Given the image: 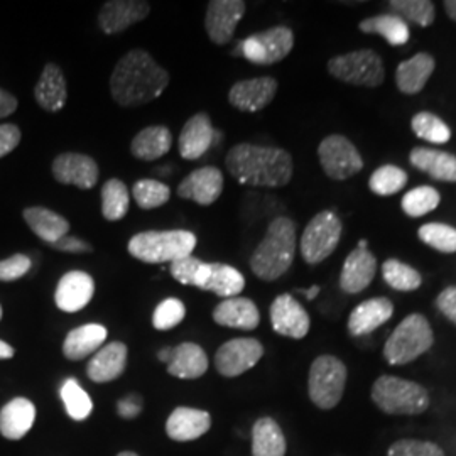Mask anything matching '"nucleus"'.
<instances>
[{
	"mask_svg": "<svg viewBox=\"0 0 456 456\" xmlns=\"http://www.w3.org/2000/svg\"><path fill=\"white\" fill-rule=\"evenodd\" d=\"M224 175L215 166H205L190 173L178 186V196L210 207L224 193Z\"/></svg>",
	"mask_w": 456,
	"mask_h": 456,
	"instance_id": "a211bd4d",
	"label": "nucleus"
},
{
	"mask_svg": "<svg viewBox=\"0 0 456 456\" xmlns=\"http://www.w3.org/2000/svg\"><path fill=\"white\" fill-rule=\"evenodd\" d=\"M230 176L244 186L282 188L293 178V156L281 147L242 142L225 156Z\"/></svg>",
	"mask_w": 456,
	"mask_h": 456,
	"instance_id": "f03ea898",
	"label": "nucleus"
},
{
	"mask_svg": "<svg viewBox=\"0 0 456 456\" xmlns=\"http://www.w3.org/2000/svg\"><path fill=\"white\" fill-rule=\"evenodd\" d=\"M142 399L139 395H129V397H124L120 399L117 411L118 414L124 418V419H132V418H137L139 412L142 411Z\"/></svg>",
	"mask_w": 456,
	"mask_h": 456,
	"instance_id": "5fc2aeb1",
	"label": "nucleus"
},
{
	"mask_svg": "<svg viewBox=\"0 0 456 456\" xmlns=\"http://www.w3.org/2000/svg\"><path fill=\"white\" fill-rule=\"evenodd\" d=\"M328 73L340 82L367 88H377L386 80L382 58L369 48L331 58L328 61Z\"/></svg>",
	"mask_w": 456,
	"mask_h": 456,
	"instance_id": "0eeeda50",
	"label": "nucleus"
},
{
	"mask_svg": "<svg viewBox=\"0 0 456 456\" xmlns=\"http://www.w3.org/2000/svg\"><path fill=\"white\" fill-rule=\"evenodd\" d=\"M212 428V416L207 411L193 408L175 409L166 423L171 440L193 441L201 438Z\"/></svg>",
	"mask_w": 456,
	"mask_h": 456,
	"instance_id": "a878e982",
	"label": "nucleus"
},
{
	"mask_svg": "<svg viewBox=\"0 0 456 456\" xmlns=\"http://www.w3.org/2000/svg\"><path fill=\"white\" fill-rule=\"evenodd\" d=\"M387 456H444V453L431 441L401 440L392 444Z\"/></svg>",
	"mask_w": 456,
	"mask_h": 456,
	"instance_id": "09e8293b",
	"label": "nucleus"
},
{
	"mask_svg": "<svg viewBox=\"0 0 456 456\" xmlns=\"http://www.w3.org/2000/svg\"><path fill=\"white\" fill-rule=\"evenodd\" d=\"M215 129H213L210 115L205 112L195 114L184 126L178 139V149L181 158L186 161H196L203 158L215 141Z\"/></svg>",
	"mask_w": 456,
	"mask_h": 456,
	"instance_id": "aec40b11",
	"label": "nucleus"
},
{
	"mask_svg": "<svg viewBox=\"0 0 456 456\" xmlns=\"http://www.w3.org/2000/svg\"><path fill=\"white\" fill-rule=\"evenodd\" d=\"M212 265L208 262L200 261L193 256L183 257L180 261L171 262V276L184 286H195L203 289L207 284V279L210 276Z\"/></svg>",
	"mask_w": 456,
	"mask_h": 456,
	"instance_id": "37998d69",
	"label": "nucleus"
},
{
	"mask_svg": "<svg viewBox=\"0 0 456 456\" xmlns=\"http://www.w3.org/2000/svg\"><path fill=\"white\" fill-rule=\"evenodd\" d=\"M210 265V276L207 279L203 291H210L224 299L237 297L244 291L245 277L240 271L222 262H212Z\"/></svg>",
	"mask_w": 456,
	"mask_h": 456,
	"instance_id": "c9c22d12",
	"label": "nucleus"
},
{
	"mask_svg": "<svg viewBox=\"0 0 456 456\" xmlns=\"http://www.w3.org/2000/svg\"><path fill=\"white\" fill-rule=\"evenodd\" d=\"M169 85V73L144 49H132L115 65L110 95L124 109L146 105L161 97Z\"/></svg>",
	"mask_w": 456,
	"mask_h": 456,
	"instance_id": "f257e3e1",
	"label": "nucleus"
},
{
	"mask_svg": "<svg viewBox=\"0 0 456 456\" xmlns=\"http://www.w3.org/2000/svg\"><path fill=\"white\" fill-rule=\"evenodd\" d=\"M53 250H58V252H66V254H90L94 252V247L85 242L78 237H73V235H66L63 239H60L58 242L49 245Z\"/></svg>",
	"mask_w": 456,
	"mask_h": 456,
	"instance_id": "603ef678",
	"label": "nucleus"
},
{
	"mask_svg": "<svg viewBox=\"0 0 456 456\" xmlns=\"http://www.w3.org/2000/svg\"><path fill=\"white\" fill-rule=\"evenodd\" d=\"M17 110V98L7 90L0 88V118L12 115Z\"/></svg>",
	"mask_w": 456,
	"mask_h": 456,
	"instance_id": "6e6d98bb",
	"label": "nucleus"
},
{
	"mask_svg": "<svg viewBox=\"0 0 456 456\" xmlns=\"http://www.w3.org/2000/svg\"><path fill=\"white\" fill-rule=\"evenodd\" d=\"M435 343V335L426 316L412 313L406 316L384 345V357L389 365H406L419 359Z\"/></svg>",
	"mask_w": 456,
	"mask_h": 456,
	"instance_id": "423d86ee",
	"label": "nucleus"
},
{
	"mask_svg": "<svg viewBox=\"0 0 456 456\" xmlns=\"http://www.w3.org/2000/svg\"><path fill=\"white\" fill-rule=\"evenodd\" d=\"M286 438L273 418H261L252 428V456L286 455Z\"/></svg>",
	"mask_w": 456,
	"mask_h": 456,
	"instance_id": "72a5a7b5",
	"label": "nucleus"
},
{
	"mask_svg": "<svg viewBox=\"0 0 456 456\" xmlns=\"http://www.w3.org/2000/svg\"><path fill=\"white\" fill-rule=\"evenodd\" d=\"M173 357V348H163V350H159V354H158V359L164 362V363H169V360Z\"/></svg>",
	"mask_w": 456,
	"mask_h": 456,
	"instance_id": "bf43d9fd",
	"label": "nucleus"
},
{
	"mask_svg": "<svg viewBox=\"0 0 456 456\" xmlns=\"http://www.w3.org/2000/svg\"><path fill=\"white\" fill-rule=\"evenodd\" d=\"M151 12V4L142 0H109L98 12V26L109 36L124 33L134 24L144 20Z\"/></svg>",
	"mask_w": 456,
	"mask_h": 456,
	"instance_id": "f3484780",
	"label": "nucleus"
},
{
	"mask_svg": "<svg viewBox=\"0 0 456 456\" xmlns=\"http://www.w3.org/2000/svg\"><path fill=\"white\" fill-rule=\"evenodd\" d=\"M60 395L65 404L66 412L71 419L85 421L92 414L94 411L92 397L83 391L77 379H66L60 389Z\"/></svg>",
	"mask_w": 456,
	"mask_h": 456,
	"instance_id": "ea45409f",
	"label": "nucleus"
},
{
	"mask_svg": "<svg viewBox=\"0 0 456 456\" xmlns=\"http://www.w3.org/2000/svg\"><path fill=\"white\" fill-rule=\"evenodd\" d=\"M346 367L333 355H322L311 363L308 377L310 399L316 408H337L342 401L346 386Z\"/></svg>",
	"mask_w": 456,
	"mask_h": 456,
	"instance_id": "6e6552de",
	"label": "nucleus"
},
{
	"mask_svg": "<svg viewBox=\"0 0 456 456\" xmlns=\"http://www.w3.org/2000/svg\"><path fill=\"white\" fill-rule=\"evenodd\" d=\"M51 171L58 183L73 184L80 190H92L100 176L97 161L80 152H63L56 156Z\"/></svg>",
	"mask_w": 456,
	"mask_h": 456,
	"instance_id": "2eb2a0df",
	"label": "nucleus"
},
{
	"mask_svg": "<svg viewBox=\"0 0 456 456\" xmlns=\"http://www.w3.org/2000/svg\"><path fill=\"white\" fill-rule=\"evenodd\" d=\"M372 401L392 416H414L429 408V394L421 384L394 375H382L375 380Z\"/></svg>",
	"mask_w": 456,
	"mask_h": 456,
	"instance_id": "39448f33",
	"label": "nucleus"
},
{
	"mask_svg": "<svg viewBox=\"0 0 456 456\" xmlns=\"http://www.w3.org/2000/svg\"><path fill=\"white\" fill-rule=\"evenodd\" d=\"M100 196H102V215L109 222L122 220L131 208L129 188L126 186L124 181L117 178L105 181Z\"/></svg>",
	"mask_w": 456,
	"mask_h": 456,
	"instance_id": "e433bc0d",
	"label": "nucleus"
},
{
	"mask_svg": "<svg viewBox=\"0 0 456 456\" xmlns=\"http://www.w3.org/2000/svg\"><path fill=\"white\" fill-rule=\"evenodd\" d=\"M293 48V31L288 26H274L248 36L239 45V53L254 65L269 66L282 61Z\"/></svg>",
	"mask_w": 456,
	"mask_h": 456,
	"instance_id": "9b49d317",
	"label": "nucleus"
},
{
	"mask_svg": "<svg viewBox=\"0 0 456 456\" xmlns=\"http://www.w3.org/2000/svg\"><path fill=\"white\" fill-rule=\"evenodd\" d=\"M441 203L440 191L433 186H418L408 191L401 200V208L408 216L419 218L435 212Z\"/></svg>",
	"mask_w": 456,
	"mask_h": 456,
	"instance_id": "79ce46f5",
	"label": "nucleus"
},
{
	"mask_svg": "<svg viewBox=\"0 0 456 456\" xmlns=\"http://www.w3.org/2000/svg\"><path fill=\"white\" fill-rule=\"evenodd\" d=\"M320 291H322V289H320V286H313V288H310L308 291H301V293L306 294V297L311 301V299H314V297L320 294Z\"/></svg>",
	"mask_w": 456,
	"mask_h": 456,
	"instance_id": "052dcab7",
	"label": "nucleus"
},
{
	"mask_svg": "<svg viewBox=\"0 0 456 456\" xmlns=\"http://www.w3.org/2000/svg\"><path fill=\"white\" fill-rule=\"evenodd\" d=\"M343 224L340 216L331 210L316 213L305 228L299 250L305 262L311 265L326 261L342 239Z\"/></svg>",
	"mask_w": 456,
	"mask_h": 456,
	"instance_id": "1a4fd4ad",
	"label": "nucleus"
},
{
	"mask_svg": "<svg viewBox=\"0 0 456 456\" xmlns=\"http://www.w3.org/2000/svg\"><path fill=\"white\" fill-rule=\"evenodd\" d=\"M436 308L443 313V316H446L456 325V286H450L438 294Z\"/></svg>",
	"mask_w": 456,
	"mask_h": 456,
	"instance_id": "864d4df0",
	"label": "nucleus"
},
{
	"mask_svg": "<svg viewBox=\"0 0 456 456\" xmlns=\"http://www.w3.org/2000/svg\"><path fill=\"white\" fill-rule=\"evenodd\" d=\"M394 314V305L389 297H372L355 306L348 316V331L352 337H363L386 325Z\"/></svg>",
	"mask_w": 456,
	"mask_h": 456,
	"instance_id": "4be33fe9",
	"label": "nucleus"
},
{
	"mask_svg": "<svg viewBox=\"0 0 456 456\" xmlns=\"http://www.w3.org/2000/svg\"><path fill=\"white\" fill-rule=\"evenodd\" d=\"M94 277L83 271H69L60 279L54 293L56 306L65 313L82 311L94 297Z\"/></svg>",
	"mask_w": 456,
	"mask_h": 456,
	"instance_id": "6ab92c4d",
	"label": "nucleus"
},
{
	"mask_svg": "<svg viewBox=\"0 0 456 456\" xmlns=\"http://www.w3.org/2000/svg\"><path fill=\"white\" fill-rule=\"evenodd\" d=\"M271 325L277 335L301 340L310 331V314L291 294H281L271 305Z\"/></svg>",
	"mask_w": 456,
	"mask_h": 456,
	"instance_id": "dca6fc26",
	"label": "nucleus"
},
{
	"mask_svg": "<svg viewBox=\"0 0 456 456\" xmlns=\"http://www.w3.org/2000/svg\"><path fill=\"white\" fill-rule=\"evenodd\" d=\"M408 173L403 167L395 164H384L370 175L369 188L374 195L387 198L403 191V188L408 184Z\"/></svg>",
	"mask_w": 456,
	"mask_h": 456,
	"instance_id": "58836bf2",
	"label": "nucleus"
},
{
	"mask_svg": "<svg viewBox=\"0 0 456 456\" xmlns=\"http://www.w3.org/2000/svg\"><path fill=\"white\" fill-rule=\"evenodd\" d=\"M245 9L247 5L242 0H212L205 14V29L210 41L218 46L228 45L244 17Z\"/></svg>",
	"mask_w": 456,
	"mask_h": 456,
	"instance_id": "ddd939ff",
	"label": "nucleus"
},
{
	"mask_svg": "<svg viewBox=\"0 0 456 456\" xmlns=\"http://www.w3.org/2000/svg\"><path fill=\"white\" fill-rule=\"evenodd\" d=\"M14 357V348L9 343L0 340V360H9Z\"/></svg>",
	"mask_w": 456,
	"mask_h": 456,
	"instance_id": "4d7b16f0",
	"label": "nucleus"
},
{
	"mask_svg": "<svg viewBox=\"0 0 456 456\" xmlns=\"http://www.w3.org/2000/svg\"><path fill=\"white\" fill-rule=\"evenodd\" d=\"M107 340V328L98 323L78 326L66 335L63 354L68 360L78 362L95 355Z\"/></svg>",
	"mask_w": 456,
	"mask_h": 456,
	"instance_id": "c756f323",
	"label": "nucleus"
},
{
	"mask_svg": "<svg viewBox=\"0 0 456 456\" xmlns=\"http://www.w3.org/2000/svg\"><path fill=\"white\" fill-rule=\"evenodd\" d=\"M389 5L395 16L411 20L421 28L433 26L436 19L435 4L429 0H391Z\"/></svg>",
	"mask_w": 456,
	"mask_h": 456,
	"instance_id": "c03bdc74",
	"label": "nucleus"
},
{
	"mask_svg": "<svg viewBox=\"0 0 456 456\" xmlns=\"http://www.w3.org/2000/svg\"><path fill=\"white\" fill-rule=\"evenodd\" d=\"M22 134L14 124H2L0 126V158L11 154L20 142Z\"/></svg>",
	"mask_w": 456,
	"mask_h": 456,
	"instance_id": "3c124183",
	"label": "nucleus"
},
{
	"mask_svg": "<svg viewBox=\"0 0 456 456\" xmlns=\"http://www.w3.org/2000/svg\"><path fill=\"white\" fill-rule=\"evenodd\" d=\"M418 237L423 244L438 250L441 254H455L456 252V228L441 224V222H429L424 224L418 230Z\"/></svg>",
	"mask_w": 456,
	"mask_h": 456,
	"instance_id": "49530a36",
	"label": "nucleus"
},
{
	"mask_svg": "<svg viewBox=\"0 0 456 456\" xmlns=\"http://www.w3.org/2000/svg\"><path fill=\"white\" fill-rule=\"evenodd\" d=\"M208 370V357L196 343H181L173 348V357L167 363V374L178 379L193 380L203 377Z\"/></svg>",
	"mask_w": 456,
	"mask_h": 456,
	"instance_id": "7c9ffc66",
	"label": "nucleus"
},
{
	"mask_svg": "<svg viewBox=\"0 0 456 456\" xmlns=\"http://www.w3.org/2000/svg\"><path fill=\"white\" fill-rule=\"evenodd\" d=\"M0 320H2V306H0Z\"/></svg>",
	"mask_w": 456,
	"mask_h": 456,
	"instance_id": "0e129e2a",
	"label": "nucleus"
},
{
	"mask_svg": "<svg viewBox=\"0 0 456 456\" xmlns=\"http://www.w3.org/2000/svg\"><path fill=\"white\" fill-rule=\"evenodd\" d=\"M213 320L216 325L250 331L261 323V313L252 299L237 296L224 299L213 310Z\"/></svg>",
	"mask_w": 456,
	"mask_h": 456,
	"instance_id": "b1692460",
	"label": "nucleus"
},
{
	"mask_svg": "<svg viewBox=\"0 0 456 456\" xmlns=\"http://www.w3.org/2000/svg\"><path fill=\"white\" fill-rule=\"evenodd\" d=\"M117 456H139L137 453H134V452H122V453H118Z\"/></svg>",
	"mask_w": 456,
	"mask_h": 456,
	"instance_id": "e2e57ef3",
	"label": "nucleus"
},
{
	"mask_svg": "<svg viewBox=\"0 0 456 456\" xmlns=\"http://www.w3.org/2000/svg\"><path fill=\"white\" fill-rule=\"evenodd\" d=\"M377 273V259L369 248H355L343 262L340 288L343 293L359 294L365 291Z\"/></svg>",
	"mask_w": 456,
	"mask_h": 456,
	"instance_id": "412c9836",
	"label": "nucleus"
},
{
	"mask_svg": "<svg viewBox=\"0 0 456 456\" xmlns=\"http://www.w3.org/2000/svg\"><path fill=\"white\" fill-rule=\"evenodd\" d=\"M436 61L429 53H418L416 56L399 63L395 69V85L404 95H418L435 73Z\"/></svg>",
	"mask_w": 456,
	"mask_h": 456,
	"instance_id": "cd10ccee",
	"label": "nucleus"
},
{
	"mask_svg": "<svg viewBox=\"0 0 456 456\" xmlns=\"http://www.w3.org/2000/svg\"><path fill=\"white\" fill-rule=\"evenodd\" d=\"M444 11L448 17L456 22V0H444Z\"/></svg>",
	"mask_w": 456,
	"mask_h": 456,
	"instance_id": "13d9d810",
	"label": "nucleus"
},
{
	"mask_svg": "<svg viewBox=\"0 0 456 456\" xmlns=\"http://www.w3.org/2000/svg\"><path fill=\"white\" fill-rule=\"evenodd\" d=\"M412 132L431 144H446L452 141V129L441 120L438 115L431 112H418L411 118Z\"/></svg>",
	"mask_w": 456,
	"mask_h": 456,
	"instance_id": "a19ab883",
	"label": "nucleus"
},
{
	"mask_svg": "<svg viewBox=\"0 0 456 456\" xmlns=\"http://www.w3.org/2000/svg\"><path fill=\"white\" fill-rule=\"evenodd\" d=\"M33 262L26 254H14L9 259L0 261V281L12 282L26 276L31 271Z\"/></svg>",
	"mask_w": 456,
	"mask_h": 456,
	"instance_id": "8fccbe9b",
	"label": "nucleus"
},
{
	"mask_svg": "<svg viewBox=\"0 0 456 456\" xmlns=\"http://www.w3.org/2000/svg\"><path fill=\"white\" fill-rule=\"evenodd\" d=\"M127 346L126 343L112 342L103 345L88 362L86 374L97 384H107L118 379L127 367Z\"/></svg>",
	"mask_w": 456,
	"mask_h": 456,
	"instance_id": "5701e85b",
	"label": "nucleus"
},
{
	"mask_svg": "<svg viewBox=\"0 0 456 456\" xmlns=\"http://www.w3.org/2000/svg\"><path fill=\"white\" fill-rule=\"evenodd\" d=\"M318 159L330 180H350L363 169L359 149L348 137L340 134L328 135L320 142Z\"/></svg>",
	"mask_w": 456,
	"mask_h": 456,
	"instance_id": "9d476101",
	"label": "nucleus"
},
{
	"mask_svg": "<svg viewBox=\"0 0 456 456\" xmlns=\"http://www.w3.org/2000/svg\"><path fill=\"white\" fill-rule=\"evenodd\" d=\"M382 277L389 288L401 293L416 291L423 284V276L419 271L397 259H387L382 264Z\"/></svg>",
	"mask_w": 456,
	"mask_h": 456,
	"instance_id": "4c0bfd02",
	"label": "nucleus"
},
{
	"mask_svg": "<svg viewBox=\"0 0 456 456\" xmlns=\"http://www.w3.org/2000/svg\"><path fill=\"white\" fill-rule=\"evenodd\" d=\"M357 247H359V248H367V247H369V242H367V240H360Z\"/></svg>",
	"mask_w": 456,
	"mask_h": 456,
	"instance_id": "680f3d73",
	"label": "nucleus"
},
{
	"mask_svg": "<svg viewBox=\"0 0 456 456\" xmlns=\"http://www.w3.org/2000/svg\"><path fill=\"white\" fill-rule=\"evenodd\" d=\"M28 227L46 244L51 245L63 239L69 232V222L60 213L45 207H29L22 213Z\"/></svg>",
	"mask_w": 456,
	"mask_h": 456,
	"instance_id": "2f4dec72",
	"label": "nucleus"
},
{
	"mask_svg": "<svg viewBox=\"0 0 456 456\" xmlns=\"http://www.w3.org/2000/svg\"><path fill=\"white\" fill-rule=\"evenodd\" d=\"M36 421V406L26 397H16L0 409V435L7 440H22Z\"/></svg>",
	"mask_w": 456,
	"mask_h": 456,
	"instance_id": "c85d7f7f",
	"label": "nucleus"
},
{
	"mask_svg": "<svg viewBox=\"0 0 456 456\" xmlns=\"http://www.w3.org/2000/svg\"><path fill=\"white\" fill-rule=\"evenodd\" d=\"M34 98L37 105L46 112L63 110L68 100V86L61 68L54 63H48L43 68L41 77L34 86Z\"/></svg>",
	"mask_w": 456,
	"mask_h": 456,
	"instance_id": "393cba45",
	"label": "nucleus"
},
{
	"mask_svg": "<svg viewBox=\"0 0 456 456\" xmlns=\"http://www.w3.org/2000/svg\"><path fill=\"white\" fill-rule=\"evenodd\" d=\"M173 146V134L166 126H149L131 142L132 156L139 161H156L166 156Z\"/></svg>",
	"mask_w": 456,
	"mask_h": 456,
	"instance_id": "473e14b6",
	"label": "nucleus"
},
{
	"mask_svg": "<svg viewBox=\"0 0 456 456\" xmlns=\"http://www.w3.org/2000/svg\"><path fill=\"white\" fill-rule=\"evenodd\" d=\"M359 29L362 33L382 36L391 46H404L411 37L408 22L395 14L367 17L360 22Z\"/></svg>",
	"mask_w": 456,
	"mask_h": 456,
	"instance_id": "f704fd0d",
	"label": "nucleus"
},
{
	"mask_svg": "<svg viewBox=\"0 0 456 456\" xmlns=\"http://www.w3.org/2000/svg\"><path fill=\"white\" fill-rule=\"evenodd\" d=\"M264 355V346L256 338H233L215 354V367L224 377H239L254 369Z\"/></svg>",
	"mask_w": 456,
	"mask_h": 456,
	"instance_id": "f8f14e48",
	"label": "nucleus"
},
{
	"mask_svg": "<svg viewBox=\"0 0 456 456\" xmlns=\"http://www.w3.org/2000/svg\"><path fill=\"white\" fill-rule=\"evenodd\" d=\"M196 244L198 239L190 230H147L132 237L127 250L137 261L171 264L191 256Z\"/></svg>",
	"mask_w": 456,
	"mask_h": 456,
	"instance_id": "20e7f679",
	"label": "nucleus"
},
{
	"mask_svg": "<svg viewBox=\"0 0 456 456\" xmlns=\"http://www.w3.org/2000/svg\"><path fill=\"white\" fill-rule=\"evenodd\" d=\"M277 88L279 83L273 77L240 80L230 88L228 102L233 109L240 112L256 114L271 105V102L276 97Z\"/></svg>",
	"mask_w": 456,
	"mask_h": 456,
	"instance_id": "4468645a",
	"label": "nucleus"
},
{
	"mask_svg": "<svg viewBox=\"0 0 456 456\" xmlns=\"http://www.w3.org/2000/svg\"><path fill=\"white\" fill-rule=\"evenodd\" d=\"M132 196L139 208L156 210L169 201L171 190L161 181L139 180L135 181L132 186Z\"/></svg>",
	"mask_w": 456,
	"mask_h": 456,
	"instance_id": "a18cd8bd",
	"label": "nucleus"
},
{
	"mask_svg": "<svg viewBox=\"0 0 456 456\" xmlns=\"http://www.w3.org/2000/svg\"><path fill=\"white\" fill-rule=\"evenodd\" d=\"M409 163L433 180L456 183V156L450 152L431 147H414L409 152Z\"/></svg>",
	"mask_w": 456,
	"mask_h": 456,
	"instance_id": "bb28decb",
	"label": "nucleus"
},
{
	"mask_svg": "<svg viewBox=\"0 0 456 456\" xmlns=\"http://www.w3.org/2000/svg\"><path fill=\"white\" fill-rule=\"evenodd\" d=\"M296 245V224L288 216H277L250 257L252 273L267 282L284 276L293 265Z\"/></svg>",
	"mask_w": 456,
	"mask_h": 456,
	"instance_id": "7ed1b4c3",
	"label": "nucleus"
},
{
	"mask_svg": "<svg viewBox=\"0 0 456 456\" xmlns=\"http://www.w3.org/2000/svg\"><path fill=\"white\" fill-rule=\"evenodd\" d=\"M184 316H186L184 303L178 297H167L156 306L152 314V326L159 331H167L180 325Z\"/></svg>",
	"mask_w": 456,
	"mask_h": 456,
	"instance_id": "de8ad7c7",
	"label": "nucleus"
}]
</instances>
